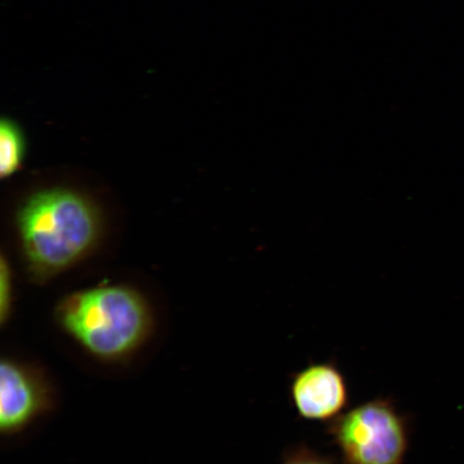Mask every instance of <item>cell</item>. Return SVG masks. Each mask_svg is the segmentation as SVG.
I'll return each instance as SVG.
<instances>
[{
	"instance_id": "obj_7",
	"label": "cell",
	"mask_w": 464,
	"mask_h": 464,
	"mask_svg": "<svg viewBox=\"0 0 464 464\" xmlns=\"http://www.w3.org/2000/svg\"><path fill=\"white\" fill-rule=\"evenodd\" d=\"M14 311V281L8 261L3 257L0 266V324L5 326Z\"/></svg>"
},
{
	"instance_id": "obj_5",
	"label": "cell",
	"mask_w": 464,
	"mask_h": 464,
	"mask_svg": "<svg viewBox=\"0 0 464 464\" xmlns=\"http://www.w3.org/2000/svg\"><path fill=\"white\" fill-rule=\"evenodd\" d=\"M289 396L301 419L312 421H333L350 402L345 377L334 362L310 363L293 374Z\"/></svg>"
},
{
	"instance_id": "obj_6",
	"label": "cell",
	"mask_w": 464,
	"mask_h": 464,
	"mask_svg": "<svg viewBox=\"0 0 464 464\" xmlns=\"http://www.w3.org/2000/svg\"><path fill=\"white\" fill-rule=\"evenodd\" d=\"M25 155V140L14 121L4 119L0 124V174L13 176L22 165Z\"/></svg>"
},
{
	"instance_id": "obj_4",
	"label": "cell",
	"mask_w": 464,
	"mask_h": 464,
	"mask_svg": "<svg viewBox=\"0 0 464 464\" xmlns=\"http://www.w3.org/2000/svg\"><path fill=\"white\" fill-rule=\"evenodd\" d=\"M53 390L42 370L11 357L0 363V431L15 435L52 409Z\"/></svg>"
},
{
	"instance_id": "obj_1",
	"label": "cell",
	"mask_w": 464,
	"mask_h": 464,
	"mask_svg": "<svg viewBox=\"0 0 464 464\" xmlns=\"http://www.w3.org/2000/svg\"><path fill=\"white\" fill-rule=\"evenodd\" d=\"M29 276L44 283L79 263L95 246L101 218L85 197L51 188L29 197L17 216Z\"/></svg>"
},
{
	"instance_id": "obj_8",
	"label": "cell",
	"mask_w": 464,
	"mask_h": 464,
	"mask_svg": "<svg viewBox=\"0 0 464 464\" xmlns=\"http://www.w3.org/2000/svg\"><path fill=\"white\" fill-rule=\"evenodd\" d=\"M281 464H335L333 458L318 454L304 445L288 450Z\"/></svg>"
},
{
	"instance_id": "obj_2",
	"label": "cell",
	"mask_w": 464,
	"mask_h": 464,
	"mask_svg": "<svg viewBox=\"0 0 464 464\" xmlns=\"http://www.w3.org/2000/svg\"><path fill=\"white\" fill-rule=\"evenodd\" d=\"M55 321L85 353L103 362H119L133 355L154 327L148 301L125 285L68 295L56 306Z\"/></svg>"
},
{
	"instance_id": "obj_3",
	"label": "cell",
	"mask_w": 464,
	"mask_h": 464,
	"mask_svg": "<svg viewBox=\"0 0 464 464\" xmlns=\"http://www.w3.org/2000/svg\"><path fill=\"white\" fill-rule=\"evenodd\" d=\"M343 464H403L410 449L406 416L388 398H376L328 422Z\"/></svg>"
}]
</instances>
